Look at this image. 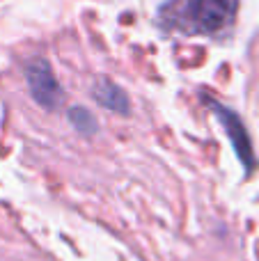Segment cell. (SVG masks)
<instances>
[{
    "instance_id": "2",
    "label": "cell",
    "mask_w": 259,
    "mask_h": 261,
    "mask_svg": "<svg viewBox=\"0 0 259 261\" xmlns=\"http://www.w3.org/2000/svg\"><path fill=\"white\" fill-rule=\"evenodd\" d=\"M25 83H28V90H30L32 99L46 110H53L62 103L64 99V92L60 87V81L55 78L53 69L46 60L37 58L30 60L25 67Z\"/></svg>"
},
{
    "instance_id": "5",
    "label": "cell",
    "mask_w": 259,
    "mask_h": 261,
    "mask_svg": "<svg viewBox=\"0 0 259 261\" xmlns=\"http://www.w3.org/2000/svg\"><path fill=\"white\" fill-rule=\"evenodd\" d=\"M67 117H69V122H71V126L76 128L81 135H94L96 133V117L87 108L76 106V108L69 110Z\"/></svg>"
},
{
    "instance_id": "3",
    "label": "cell",
    "mask_w": 259,
    "mask_h": 261,
    "mask_svg": "<svg viewBox=\"0 0 259 261\" xmlns=\"http://www.w3.org/2000/svg\"><path fill=\"white\" fill-rule=\"evenodd\" d=\"M214 108L216 117L220 119V124L227 130L229 140L234 144V151H237L239 161L243 163L246 170H252L255 167V156H252V144H250V138H248V130L243 126V122L239 119V115H234L232 110H227L225 106H218V103H211Z\"/></svg>"
},
{
    "instance_id": "1",
    "label": "cell",
    "mask_w": 259,
    "mask_h": 261,
    "mask_svg": "<svg viewBox=\"0 0 259 261\" xmlns=\"http://www.w3.org/2000/svg\"><path fill=\"white\" fill-rule=\"evenodd\" d=\"M239 0H170L161 7V23L184 35H214L234 21Z\"/></svg>"
},
{
    "instance_id": "4",
    "label": "cell",
    "mask_w": 259,
    "mask_h": 261,
    "mask_svg": "<svg viewBox=\"0 0 259 261\" xmlns=\"http://www.w3.org/2000/svg\"><path fill=\"white\" fill-rule=\"evenodd\" d=\"M92 96L96 99V103L103 106L106 110H113L117 115H128L131 113V101L124 94V90L119 85H115L113 81L99 78L92 87Z\"/></svg>"
}]
</instances>
